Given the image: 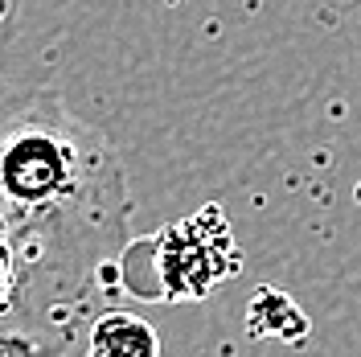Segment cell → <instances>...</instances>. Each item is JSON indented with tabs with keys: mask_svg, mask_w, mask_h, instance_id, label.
<instances>
[{
	"mask_svg": "<svg viewBox=\"0 0 361 357\" xmlns=\"http://www.w3.org/2000/svg\"><path fill=\"white\" fill-rule=\"evenodd\" d=\"M8 42H13V21L0 25V70H4V54H8Z\"/></svg>",
	"mask_w": 361,
	"mask_h": 357,
	"instance_id": "8992f818",
	"label": "cell"
},
{
	"mask_svg": "<svg viewBox=\"0 0 361 357\" xmlns=\"http://www.w3.org/2000/svg\"><path fill=\"white\" fill-rule=\"evenodd\" d=\"M247 329L259 333V337L304 341L308 320H304V313L292 304V296H283V291H275V288H259L255 300H250V308H247Z\"/></svg>",
	"mask_w": 361,
	"mask_h": 357,
	"instance_id": "277c9868",
	"label": "cell"
},
{
	"mask_svg": "<svg viewBox=\"0 0 361 357\" xmlns=\"http://www.w3.org/2000/svg\"><path fill=\"white\" fill-rule=\"evenodd\" d=\"M82 349L94 357H157L160 337L144 316L128 308H99L82 333Z\"/></svg>",
	"mask_w": 361,
	"mask_h": 357,
	"instance_id": "3957f363",
	"label": "cell"
},
{
	"mask_svg": "<svg viewBox=\"0 0 361 357\" xmlns=\"http://www.w3.org/2000/svg\"><path fill=\"white\" fill-rule=\"evenodd\" d=\"M0 226L29 288V337L42 353L82 345L90 316L119 291L132 226L123 160L54 90L0 111Z\"/></svg>",
	"mask_w": 361,
	"mask_h": 357,
	"instance_id": "6da1fadb",
	"label": "cell"
},
{
	"mask_svg": "<svg viewBox=\"0 0 361 357\" xmlns=\"http://www.w3.org/2000/svg\"><path fill=\"white\" fill-rule=\"evenodd\" d=\"M238 271V246L218 205L197 218L164 226L152 238L123 243L119 250V291L140 300H202Z\"/></svg>",
	"mask_w": 361,
	"mask_h": 357,
	"instance_id": "7a4b0ae2",
	"label": "cell"
},
{
	"mask_svg": "<svg viewBox=\"0 0 361 357\" xmlns=\"http://www.w3.org/2000/svg\"><path fill=\"white\" fill-rule=\"evenodd\" d=\"M0 353H42L25 333H13V329H0Z\"/></svg>",
	"mask_w": 361,
	"mask_h": 357,
	"instance_id": "5b68a950",
	"label": "cell"
},
{
	"mask_svg": "<svg viewBox=\"0 0 361 357\" xmlns=\"http://www.w3.org/2000/svg\"><path fill=\"white\" fill-rule=\"evenodd\" d=\"M13 4H17V0H0V25L13 21Z\"/></svg>",
	"mask_w": 361,
	"mask_h": 357,
	"instance_id": "52a82bcc",
	"label": "cell"
}]
</instances>
